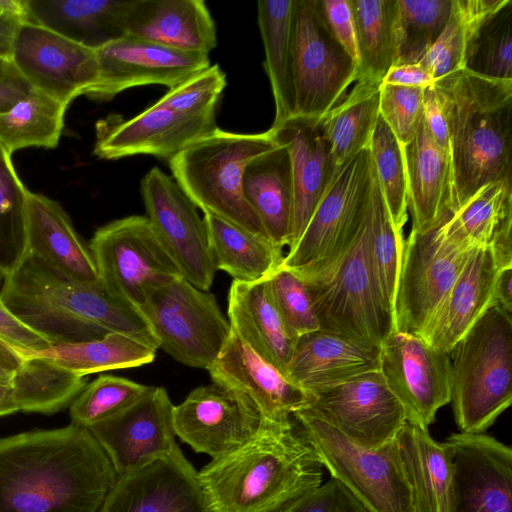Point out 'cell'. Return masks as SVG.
<instances>
[{
	"mask_svg": "<svg viewBox=\"0 0 512 512\" xmlns=\"http://www.w3.org/2000/svg\"><path fill=\"white\" fill-rule=\"evenodd\" d=\"M117 478L74 423L0 438V512H99Z\"/></svg>",
	"mask_w": 512,
	"mask_h": 512,
	"instance_id": "1",
	"label": "cell"
},
{
	"mask_svg": "<svg viewBox=\"0 0 512 512\" xmlns=\"http://www.w3.org/2000/svg\"><path fill=\"white\" fill-rule=\"evenodd\" d=\"M323 475L294 419L264 422L249 441L197 472L209 512H279L321 486Z\"/></svg>",
	"mask_w": 512,
	"mask_h": 512,
	"instance_id": "2",
	"label": "cell"
},
{
	"mask_svg": "<svg viewBox=\"0 0 512 512\" xmlns=\"http://www.w3.org/2000/svg\"><path fill=\"white\" fill-rule=\"evenodd\" d=\"M0 300L21 323L51 344L122 333L159 348L137 307L109 294L100 282L72 280L30 254L3 279Z\"/></svg>",
	"mask_w": 512,
	"mask_h": 512,
	"instance_id": "3",
	"label": "cell"
},
{
	"mask_svg": "<svg viewBox=\"0 0 512 512\" xmlns=\"http://www.w3.org/2000/svg\"><path fill=\"white\" fill-rule=\"evenodd\" d=\"M432 85L449 134L453 213L484 185L512 178V79L463 68Z\"/></svg>",
	"mask_w": 512,
	"mask_h": 512,
	"instance_id": "4",
	"label": "cell"
},
{
	"mask_svg": "<svg viewBox=\"0 0 512 512\" xmlns=\"http://www.w3.org/2000/svg\"><path fill=\"white\" fill-rule=\"evenodd\" d=\"M275 144L269 130L244 134L217 128L168 163L176 183L204 214L269 239L244 196L243 174L249 162Z\"/></svg>",
	"mask_w": 512,
	"mask_h": 512,
	"instance_id": "5",
	"label": "cell"
},
{
	"mask_svg": "<svg viewBox=\"0 0 512 512\" xmlns=\"http://www.w3.org/2000/svg\"><path fill=\"white\" fill-rule=\"evenodd\" d=\"M451 403L462 433H484L512 402V318L493 305L453 347Z\"/></svg>",
	"mask_w": 512,
	"mask_h": 512,
	"instance_id": "6",
	"label": "cell"
},
{
	"mask_svg": "<svg viewBox=\"0 0 512 512\" xmlns=\"http://www.w3.org/2000/svg\"><path fill=\"white\" fill-rule=\"evenodd\" d=\"M292 417L330 477L368 512H416L396 439L369 448L344 435L309 407Z\"/></svg>",
	"mask_w": 512,
	"mask_h": 512,
	"instance_id": "7",
	"label": "cell"
},
{
	"mask_svg": "<svg viewBox=\"0 0 512 512\" xmlns=\"http://www.w3.org/2000/svg\"><path fill=\"white\" fill-rule=\"evenodd\" d=\"M374 164L369 148L345 162L282 266L306 282L331 273L348 253L365 222Z\"/></svg>",
	"mask_w": 512,
	"mask_h": 512,
	"instance_id": "8",
	"label": "cell"
},
{
	"mask_svg": "<svg viewBox=\"0 0 512 512\" xmlns=\"http://www.w3.org/2000/svg\"><path fill=\"white\" fill-rule=\"evenodd\" d=\"M306 283L321 330L375 350H380L396 331L394 317L387 309L371 272L365 222L337 267L327 276Z\"/></svg>",
	"mask_w": 512,
	"mask_h": 512,
	"instance_id": "9",
	"label": "cell"
},
{
	"mask_svg": "<svg viewBox=\"0 0 512 512\" xmlns=\"http://www.w3.org/2000/svg\"><path fill=\"white\" fill-rule=\"evenodd\" d=\"M159 348L178 362L208 369L227 342L231 325L208 291L182 276L153 289L138 307Z\"/></svg>",
	"mask_w": 512,
	"mask_h": 512,
	"instance_id": "10",
	"label": "cell"
},
{
	"mask_svg": "<svg viewBox=\"0 0 512 512\" xmlns=\"http://www.w3.org/2000/svg\"><path fill=\"white\" fill-rule=\"evenodd\" d=\"M88 248L104 289L137 308L153 289L181 276L146 216L107 223Z\"/></svg>",
	"mask_w": 512,
	"mask_h": 512,
	"instance_id": "11",
	"label": "cell"
},
{
	"mask_svg": "<svg viewBox=\"0 0 512 512\" xmlns=\"http://www.w3.org/2000/svg\"><path fill=\"white\" fill-rule=\"evenodd\" d=\"M295 115L323 117L357 80L358 66L330 30L320 0H293Z\"/></svg>",
	"mask_w": 512,
	"mask_h": 512,
	"instance_id": "12",
	"label": "cell"
},
{
	"mask_svg": "<svg viewBox=\"0 0 512 512\" xmlns=\"http://www.w3.org/2000/svg\"><path fill=\"white\" fill-rule=\"evenodd\" d=\"M140 187L146 217L180 275L209 291L216 267L204 217L176 181L157 167L145 174Z\"/></svg>",
	"mask_w": 512,
	"mask_h": 512,
	"instance_id": "13",
	"label": "cell"
},
{
	"mask_svg": "<svg viewBox=\"0 0 512 512\" xmlns=\"http://www.w3.org/2000/svg\"><path fill=\"white\" fill-rule=\"evenodd\" d=\"M469 251L444 241L437 228L410 231L398 277L396 331L422 336L456 281Z\"/></svg>",
	"mask_w": 512,
	"mask_h": 512,
	"instance_id": "14",
	"label": "cell"
},
{
	"mask_svg": "<svg viewBox=\"0 0 512 512\" xmlns=\"http://www.w3.org/2000/svg\"><path fill=\"white\" fill-rule=\"evenodd\" d=\"M380 371L407 421L428 428L451 401L450 356L422 337L394 331L379 351Z\"/></svg>",
	"mask_w": 512,
	"mask_h": 512,
	"instance_id": "15",
	"label": "cell"
},
{
	"mask_svg": "<svg viewBox=\"0 0 512 512\" xmlns=\"http://www.w3.org/2000/svg\"><path fill=\"white\" fill-rule=\"evenodd\" d=\"M308 406L356 443L378 448L395 439L407 421L380 370L312 393Z\"/></svg>",
	"mask_w": 512,
	"mask_h": 512,
	"instance_id": "16",
	"label": "cell"
},
{
	"mask_svg": "<svg viewBox=\"0 0 512 512\" xmlns=\"http://www.w3.org/2000/svg\"><path fill=\"white\" fill-rule=\"evenodd\" d=\"M173 408L166 389L151 386L135 403L87 429L119 477L182 453L175 441Z\"/></svg>",
	"mask_w": 512,
	"mask_h": 512,
	"instance_id": "17",
	"label": "cell"
},
{
	"mask_svg": "<svg viewBox=\"0 0 512 512\" xmlns=\"http://www.w3.org/2000/svg\"><path fill=\"white\" fill-rule=\"evenodd\" d=\"M263 423L246 396L216 383L195 388L173 408L175 435L212 459L249 441Z\"/></svg>",
	"mask_w": 512,
	"mask_h": 512,
	"instance_id": "18",
	"label": "cell"
},
{
	"mask_svg": "<svg viewBox=\"0 0 512 512\" xmlns=\"http://www.w3.org/2000/svg\"><path fill=\"white\" fill-rule=\"evenodd\" d=\"M96 56L98 79L85 95L98 101L137 86L158 84L170 90L210 66L207 54L126 35L97 49Z\"/></svg>",
	"mask_w": 512,
	"mask_h": 512,
	"instance_id": "19",
	"label": "cell"
},
{
	"mask_svg": "<svg viewBox=\"0 0 512 512\" xmlns=\"http://www.w3.org/2000/svg\"><path fill=\"white\" fill-rule=\"evenodd\" d=\"M12 63L33 89L66 106L98 79L96 50L29 22L19 31Z\"/></svg>",
	"mask_w": 512,
	"mask_h": 512,
	"instance_id": "20",
	"label": "cell"
},
{
	"mask_svg": "<svg viewBox=\"0 0 512 512\" xmlns=\"http://www.w3.org/2000/svg\"><path fill=\"white\" fill-rule=\"evenodd\" d=\"M450 512H512V449L484 433H454Z\"/></svg>",
	"mask_w": 512,
	"mask_h": 512,
	"instance_id": "21",
	"label": "cell"
},
{
	"mask_svg": "<svg viewBox=\"0 0 512 512\" xmlns=\"http://www.w3.org/2000/svg\"><path fill=\"white\" fill-rule=\"evenodd\" d=\"M207 370L213 383L246 396L265 423L289 424L292 415L313 400L311 393L258 354L232 327L223 349Z\"/></svg>",
	"mask_w": 512,
	"mask_h": 512,
	"instance_id": "22",
	"label": "cell"
},
{
	"mask_svg": "<svg viewBox=\"0 0 512 512\" xmlns=\"http://www.w3.org/2000/svg\"><path fill=\"white\" fill-rule=\"evenodd\" d=\"M217 128L214 115H183L153 104L130 119L99 121L93 152L106 160L135 155L169 160Z\"/></svg>",
	"mask_w": 512,
	"mask_h": 512,
	"instance_id": "23",
	"label": "cell"
},
{
	"mask_svg": "<svg viewBox=\"0 0 512 512\" xmlns=\"http://www.w3.org/2000/svg\"><path fill=\"white\" fill-rule=\"evenodd\" d=\"M99 512H209L197 472L183 453L119 476Z\"/></svg>",
	"mask_w": 512,
	"mask_h": 512,
	"instance_id": "24",
	"label": "cell"
},
{
	"mask_svg": "<svg viewBox=\"0 0 512 512\" xmlns=\"http://www.w3.org/2000/svg\"><path fill=\"white\" fill-rule=\"evenodd\" d=\"M269 131L290 155L294 210L288 249L295 245L339 168L324 136L321 118L294 115Z\"/></svg>",
	"mask_w": 512,
	"mask_h": 512,
	"instance_id": "25",
	"label": "cell"
},
{
	"mask_svg": "<svg viewBox=\"0 0 512 512\" xmlns=\"http://www.w3.org/2000/svg\"><path fill=\"white\" fill-rule=\"evenodd\" d=\"M501 269L490 248L470 250L447 297L421 337L449 354L480 317L496 304L495 288Z\"/></svg>",
	"mask_w": 512,
	"mask_h": 512,
	"instance_id": "26",
	"label": "cell"
},
{
	"mask_svg": "<svg viewBox=\"0 0 512 512\" xmlns=\"http://www.w3.org/2000/svg\"><path fill=\"white\" fill-rule=\"evenodd\" d=\"M437 232L463 251L490 248L501 268L512 266V178L481 187Z\"/></svg>",
	"mask_w": 512,
	"mask_h": 512,
	"instance_id": "27",
	"label": "cell"
},
{
	"mask_svg": "<svg viewBox=\"0 0 512 512\" xmlns=\"http://www.w3.org/2000/svg\"><path fill=\"white\" fill-rule=\"evenodd\" d=\"M402 148L411 230L426 233L440 226L452 213L451 156L436 143L424 119L413 139Z\"/></svg>",
	"mask_w": 512,
	"mask_h": 512,
	"instance_id": "28",
	"label": "cell"
},
{
	"mask_svg": "<svg viewBox=\"0 0 512 512\" xmlns=\"http://www.w3.org/2000/svg\"><path fill=\"white\" fill-rule=\"evenodd\" d=\"M125 35L207 55L217 45L215 22L202 0H133Z\"/></svg>",
	"mask_w": 512,
	"mask_h": 512,
	"instance_id": "29",
	"label": "cell"
},
{
	"mask_svg": "<svg viewBox=\"0 0 512 512\" xmlns=\"http://www.w3.org/2000/svg\"><path fill=\"white\" fill-rule=\"evenodd\" d=\"M27 242V254L59 274L82 283L100 282L90 250L76 233L62 206L43 194L30 191Z\"/></svg>",
	"mask_w": 512,
	"mask_h": 512,
	"instance_id": "30",
	"label": "cell"
},
{
	"mask_svg": "<svg viewBox=\"0 0 512 512\" xmlns=\"http://www.w3.org/2000/svg\"><path fill=\"white\" fill-rule=\"evenodd\" d=\"M379 351L319 329L298 337L286 375L312 394L379 370Z\"/></svg>",
	"mask_w": 512,
	"mask_h": 512,
	"instance_id": "31",
	"label": "cell"
},
{
	"mask_svg": "<svg viewBox=\"0 0 512 512\" xmlns=\"http://www.w3.org/2000/svg\"><path fill=\"white\" fill-rule=\"evenodd\" d=\"M228 319L231 327L258 354L287 374L298 336L283 319L268 280L253 283L233 280L228 295Z\"/></svg>",
	"mask_w": 512,
	"mask_h": 512,
	"instance_id": "32",
	"label": "cell"
},
{
	"mask_svg": "<svg viewBox=\"0 0 512 512\" xmlns=\"http://www.w3.org/2000/svg\"><path fill=\"white\" fill-rule=\"evenodd\" d=\"M133 0H25L26 21L97 50L125 36Z\"/></svg>",
	"mask_w": 512,
	"mask_h": 512,
	"instance_id": "33",
	"label": "cell"
},
{
	"mask_svg": "<svg viewBox=\"0 0 512 512\" xmlns=\"http://www.w3.org/2000/svg\"><path fill=\"white\" fill-rule=\"evenodd\" d=\"M243 193L261 221L269 239L277 246H289L294 185L287 148L277 143L245 168Z\"/></svg>",
	"mask_w": 512,
	"mask_h": 512,
	"instance_id": "34",
	"label": "cell"
},
{
	"mask_svg": "<svg viewBox=\"0 0 512 512\" xmlns=\"http://www.w3.org/2000/svg\"><path fill=\"white\" fill-rule=\"evenodd\" d=\"M416 512H450L453 465L447 443L406 421L396 436Z\"/></svg>",
	"mask_w": 512,
	"mask_h": 512,
	"instance_id": "35",
	"label": "cell"
},
{
	"mask_svg": "<svg viewBox=\"0 0 512 512\" xmlns=\"http://www.w3.org/2000/svg\"><path fill=\"white\" fill-rule=\"evenodd\" d=\"M216 270L234 281L253 283L269 279L282 265L283 248L211 214H204Z\"/></svg>",
	"mask_w": 512,
	"mask_h": 512,
	"instance_id": "36",
	"label": "cell"
},
{
	"mask_svg": "<svg viewBox=\"0 0 512 512\" xmlns=\"http://www.w3.org/2000/svg\"><path fill=\"white\" fill-rule=\"evenodd\" d=\"M257 6L265 51L264 67L275 103L272 126H276L296 112L292 57L293 0H261Z\"/></svg>",
	"mask_w": 512,
	"mask_h": 512,
	"instance_id": "37",
	"label": "cell"
},
{
	"mask_svg": "<svg viewBox=\"0 0 512 512\" xmlns=\"http://www.w3.org/2000/svg\"><path fill=\"white\" fill-rule=\"evenodd\" d=\"M356 82L350 93L321 117L324 136L338 167L368 148L379 117L382 82Z\"/></svg>",
	"mask_w": 512,
	"mask_h": 512,
	"instance_id": "38",
	"label": "cell"
},
{
	"mask_svg": "<svg viewBox=\"0 0 512 512\" xmlns=\"http://www.w3.org/2000/svg\"><path fill=\"white\" fill-rule=\"evenodd\" d=\"M157 349L139 338L110 333L91 341L51 344L44 350L30 353L49 358L63 368L86 376L149 364L155 359Z\"/></svg>",
	"mask_w": 512,
	"mask_h": 512,
	"instance_id": "39",
	"label": "cell"
},
{
	"mask_svg": "<svg viewBox=\"0 0 512 512\" xmlns=\"http://www.w3.org/2000/svg\"><path fill=\"white\" fill-rule=\"evenodd\" d=\"M24 356L11 383L21 412L56 413L70 406L87 384L85 376L49 358L34 353Z\"/></svg>",
	"mask_w": 512,
	"mask_h": 512,
	"instance_id": "40",
	"label": "cell"
},
{
	"mask_svg": "<svg viewBox=\"0 0 512 512\" xmlns=\"http://www.w3.org/2000/svg\"><path fill=\"white\" fill-rule=\"evenodd\" d=\"M365 239L376 287L395 320L396 293L405 239L403 232L398 231L393 224L375 170L365 221Z\"/></svg>",
	"mask_w": 512,
	"mask_h": 512,
	"instance_id": "41",
	"label": "cell"
},
{
	"mask_svg": "<svg viewBox=\"0 0 512 512\" xmlns=\"http://www.w3.org/2000/svg\"><path fill=\"white\" fill-rule=\"evenodd\" d=\"M68 106L32 88L0 114V144L12 155L28 148H55L64 128Z\"/></svg>",
	"mask_w": 512,
	"mask_h": 512,
	"instance_id": "42",
	"label": "cell"
},
{
	"mask_svg": "<svg viewBox=\"0 0 512 512\" xmlns=\"http://www.w3.org/2000/svg\"><path fill=\"white\" fill-rule=\"evenodd\" d=\"M359 51L356 81L382 82L396 63V0H351Z\"/></svg>",
	"mask_w": 512,
	"mask_h": 512,
	"instance_id": "43",
	"label": "cell"
},
{
	"mask_svg": "<svg viewBox=\"0 0 512 512\" xmlns=\"http://www.w3.org/2000/svg\"><path fill=\"white\" fill-rule=\"evenodd\" d=\"M508 0H452L448 22L419 62L435 80L464 68L467 48L479 28Z\"/></svg>",
	"mask_w": 512,
	"mask_h": 512,
	"instance_id": "44",
	"label": "cell"
},
{
	"mask_svg": "<svg viewBox=\"0 0 512 512\" xmlns=\"http://www.w3.org/2000/svg\"><path fill=\"white\" fill-rule=\"evenodd\" d=\"M28 193L14 168L11 154L0 144V275L3 279L28 253Z\"/></svg>",
	"mask_w": 512,
	"mask_h": 512,
	"instance_id": "45",
	"label": "cell"
},
{
	"mask_svg": "<svg viewBox=\"0 0 512 512\" xmlns=\"http://www.w3.org/2000/svg\"><path fill=\"white\" fill-rule=\"evenodd\" d=\"M452 0H396L394 65L419 63L443 32Z\"/></svg>",
	"mask_w": 512,
	"mask_h": 512,
	"instance_id": "46",
	"label": "cell"
},
{
	"mask_svg": "<svg viewBox=\"0 0 512 512\" xmlns=\"http://www.w3.org/2000/svg\"><path fill=\"white\" fill-rule=\"evenodd\" d=\"M368 148L395 228L407 222V180L402 144L379 115Z\"/></svg>",
	"mask_w": 512,
	"mask_h": 512,
	"instance_id": "47",
	"label": "cell"
},
{
	"mask_svg": "<svg viewBox=\"0 0 512 512\" xmlns=\"http://www.w3.org/2000/svg\"><path fill=\"white\" fill-rule=\"evenodd\" d=\"M464 69L488 78L512 79V0L479 28L467 48Z\"/></svg>",
	"mask_w": 512,
	"mask_h": 512,
	"instance_id": "48",
	"label": "cell"
},
{
	"mask_svg": "<svg viewBox=\"0 0 512 512\" xmlns=\"http://www.w3.org/2000/svg\"><path fill=\"white\" fill-rule=\"evenodd\" d=\"M150 387L124 377L100 375L70 404L71 423L89 428L135 403Z\"/></svg>",
	"mask_w": 512,
	"mask_h": 512,
	"instance_id": "49",
	"label": "cell"
},
{
	"mask_svg": "<svg viewBox=\"0 0 512 512\" xmlns=\"http://www.w3.org/2000/svg\"><path fill=\"white\" fill-rule=\"evenodd\" d=\"M226 84L221 68L210 65L170 89L154 105L183 115L215 116Z\"/></svg>",
	"mask_w": 512,
	"mask_h": 512,
	"instance_id": "50",
	"label": "cell"
},
{
	"mask_svg": "<svg viewBox=\"0 0 512 512\" xmlns=\"http://www.w3.org/2000/svg\"><path fill=\"white\" fill-rule=\"evenodd\" d=\"M267 280L283 319L296 336L320 329L309 286L302 278L281 265Z\"/></svg>",
	"mask_w": 512,
	"mask_h": 512,
	"instance_id": "51",
	"label": "cell"
},
{
	"mask_svg": "<svg viewBox=\"0 0 512 512\" xmlns=\"http://www.w3.org/2000/svg\"><path fill=\"white\" fill-rule=\"evenodd\" d=\"M424 86L381 84L379 115L403 145L415 136L424 113Z\"/></svg>",
	"mask_w": 512,
	"mask_h": 512,
	"instance_id": "52",
	"label": "cell"
},
{
	"mask_svg": "<svg viewBox=\"0 0 512 512\" xmlns=\"http://www.w3.org/2000/svg\"><path fill=\"white\" fill-rule=\"evenodd\" d=\"M279 512H368L337 480L331 478Z\"/></svg>",
	"mask_w": 512,
	"mask_h": 512,
	"instance_id": "53",
	"label": "cell"
},
{
	"mask_svg": "<svg viewBox=\"0 0 512 512\" xmlns=\"http://www.w3.org/2000/svg\"><path fill=\"white\" fill-rule=\"evenodd\" d=\"M320 4L333 35L358 66L359 51L351 0H320Z\"/></svg>",
	"mask_w": 512,
	"mask_h": 512,
	"instance_id": "54",
	"label": "cell"
},
{
	"mask_svg": "<svg viewBox=\"0 0 512 512\" xmlns=\"http://www.w3.org/2000/svg\"><path fill=\"white\" fill-rule=\"evenodd\" d=\"M0 338L14 347L20 349L23 354L37 352L48 348L49 343L23 323H21L0 300Z\"/></svg>",
	"mask_w": 512,
	"mask_h": 512,
	"instance_id": "55",
	"label": "cell"
},
{
	"mask_svg": "<svg viewBox=\"0 0 512 512\" xmlns=\"http://www.w3.org/2000/svg\"><path fill=\"white\" fill-rule=\"evenodd\" d=\"M25 22V3L23 9L0 12V70L12 64L15 43Z\"/></svg>",
	"mask_w": 512,
	"mask_h": 512,
	"instance_id": "56",
	"label": "cell"
},
{
	"mask_svg": "<svg viewBox=\"0 0 512 512\" xmlns=\"http://www.w3.org/2000/svg\"><path fill=\"white\" fill-rule=\"evenodd\" d=\"M423 119L436 143L450 153L449 134L438 95L430 85L425 89Z\"/></svg>",
	"mask_w": 512,
	"mask_h": 512,
	"instance_id": "57",
	"label": "cell"
},
{
	"mask_svg": "<svg viewBox=\"0 0 512 512\" xmlns=\"http://www.w3.org/2000/svg\"><path fill=\"white\" fill-rule=\"evenodd\" d=\"M32 87L22 77L15 66L7 65L0 70V114L9 110L25 97Z\"/></svg>",
	"mask_w": 512,
	"mask_h": 512,
	"instance_id": "58",
	"label": "cell"
},
{
	"mask_svg": "<svg viewBox=\"0 0 512 512\" xmlns=\"http://www.w3.org/2000/svg\"><path fill=\"white\" fill-rule=\"evenodd\" d=\"M433 82L431 74L419 63L393 65L382 80L383 84L424 87Z\"/></svg>",
	"mask_w": 512,
	"mask_h": 512,
	"instance_id": "59",
	"label": "cell"
},
{
	"mask_svg": "<svg viewBox=\"0 0 512 512\" xmlns=\"http://www.w3.org/2000/svg\"><path fill=\"white\" fill-rule=\"evenodd\" d=\"M23 352L0 338V384L8 385L24 362Z\"/></svg>",
	"mask_w": 512,
	"mask_h": 512,
	"instance_id": "60",
	"label": "cell"
},
{
	"mask_svg": "<svg viewBox=\"0 0 512 512\" xmlns=\"http://www.w3.org/2000/svg\"><path fill=\"white\" fill-rule=\"evenodd\" d=\"M512 266L500 270L495 288V303L512 315Z\"/></svg>",
	"mask_w": 512,
	"mask_h": 512,
	"instance_id": "61",
	"label": "cell"
},
{
	"mask_svg": "<svg viewBox=\"0 0 512 512\" xmlns=\"http://www.w3.org/2000/svg\"><path fill=\"white\" fill-rule=\"evenodd\" d=\"M20 412L11 384H0V417Z\"/></svg>",
	"mask_w": 512,
	"mask_h": 512,
	"instance_id": "62",
	"label": "cell"
},
{
	"mask_svg": "<svg viewBox=\"0 0 512 512\" xmlns=\"http://www.w3.org/2000/svg\"><path fill=\"white\" fill-rule=\"evenodd\" d=\"M3 10H7L5 9V0H0V12Z\"/></svg>",
	"mask_w": 512,
	"mask_h": 512,
	"instance_id": "63",
	"label": "cell"
},
{
	"mask_svg": "<svg viewBox=\"0 0 512 512\" xmlns=\"http://www.w3.org/2000/svg\"><path fill=\"white\" fill-rule=\"evenodd\" d=\"M2 281H3V277L0 275V289H1Z\"/></svg>",
	"mask_w": 512,
	"mask_h": 512,
	"instance_id": "64",
	"label": "cell"
}]
</instances>
